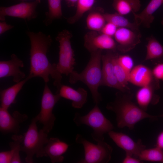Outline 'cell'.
I'll use <instances>...</instances> for the list:
<instances>
[{
	"label": "cell",
	"mask_w": 163,
	"mask_h": 163,
	"mask_svg": "<svg viewBox=\"0 0 163 163\" xmlns=\"http://www.w3.org/2000/svg\"><path fill=\"white\" fill-rule=\"evenodd\" d=\"M154 78L152 70L147 66L139 64L133 68L129 77V82L142 87L152 84Z\"/></svg>",
	"instance_id": "ac0fdd59"
},
{
	"label": "cell",
	"mask_w": 163,
	"mask_h": 163,
	"mask_svg": "<svg viewBox=\"0 0 163 163\" xmlns=\"http://www.w3.org/2000/svg\"><path fill=\"white\" fill-rule=\"evenodd\" d=\"M117 59L120 65L129 74L134 67V61L132 57L127 55L117 54Z\"/></svg>",
	"instance_id": "4dcf8cb0"
},
{
	"label": "cell",
	"mask_w": 163,
	"mask_h": 163,
	"mask_svg": "<svg viewBox=\"0 0 163 163\" xmlns=\"http://www.w3.org/2000/svg\"><path fill=\"white\" fill-rule=\"evenodd\" d=\"M118 92L114 100L108 103L106 108L116 115L117 127H127L132 130L135 125L145 118L154 119L157 116L151 115L141 109L132 101L131 96Z\"/></svg>",
	"instance_id": "7a4b0ae2"
},
{
	"label": "cell",
	"mask_w": 163,
	"mask_h": 163,
	"mask_svg": "<svg viewBox=\"0 0 163 163\" xmlns=\"http://www.w3.org/2000/svg\"><path fill=\"white\" fill-rule=\"evenodd\" d=\"M56 94L61 97L72 101V106L75 108H82L87 101V92L81 87L76 90L69 86L62 85Z\"/></svg>",
	"instance_id": "2e32d148"
},
{
	"label": "cell",
	"mask_w": 163,
	"mask_h": 163,
	"mask_svg": "<svg viewBox=\"0 0 163 163\" xmlns=\"http://www.w3.org/2000/svg\"><path fill=\"white\" fill-rule=\"evenodd\" d=\"M112 5L116 12L124 16L136 13L141 7L140 0H113Z\"/></svg>",
	"instance_id": "44dd1931"
},
{
	"label": "cell",
	"mask_w": 163,
	"mask_h": 163,
	"mask_svg": "<svg viewBox=\"0 0 163 163\" xmlns=\"http://www.w3.org/2000/svg\"><path fill=\"white\" fill-rule=\"evenodd\" d=\"M114 51L108 50L101 57L102 86H105L125 92L128 91L123 87L117 79L114 72L113 59L115 55Z\"/></svg>",
	"instance_id": "8fae6325"
},
{
	"label": "cell",
	"mask_w": 163,
	"mask_h": 163,
	"mask_svg": "<svg viewBox=\"0 0 163 163\" xmlns=\"http://www.w3.org/2000/svg\"><path fill=\"white\" fill-rule=\"evenodd\" d=\"M69 145L56 137L49 139L45 146L46 157H49L52 163H61L64 158L62 155L67 151Z\"/></svg>",
	"instance_id": "e0dca14e"
},
{
	"label": "cell",
	"mask_w": 163,
	"mask_h": 163,
	"mask_svg": "<svg viewBox=\"0 0 163 163\" xmlns=\"http://www.w3.org/2000/svg\"><path fill=\"white\" fill-rule=\"evenodd\" d=\"M104 13L99 11L91 12L88 15L86 20L88 29L90 31L100 32L106 23Z\"/></svg>",
	"instance_id": "484cf974"
},
{
	"label": "cell",
	"mask_w": 163,
	"mask_h": 163,
	"mask_svg": "<svg viewBox=\"0 0 163 163\" xmlns=\"http://www.w3.org/2000/svg\"><path fill=\"white\" fill-rule=\"evenodd\" d=\"M153 84L142 87L138 90L136 94V99L138 106L146 111L149 104L154 100Z\"/></svg>",
	"instance_id": "7402d4cb"
},
{
	"label": "cell",
	"mask_w": 163,
	"mask_h": 163,
	"mask_svg": "<svg viewBox=\"0 0 163 163\" xmlns=\"http://www.w3.org/2000/svg\"><path fill=\"white\" fill-rule=\"evenodd\" d=\"M61 0H47L48 11L45 12V18L43 21L45 26L50 25L54 20L62 18L63 14Z\"/></svg>",
	"instance_id": "603a6c76"
},
{
	"label": "cell",
	"mask_w": 163,
	"mask_h": 163,
	"mask_svg": "<svg viewBox=\"0 0 163 163\" xmlns=\"http://www.w3.org/2000/svg\"><path fill=\"white\" fill-rule=\"evenodd\" d=\"M72 36L69 31L64 29L59 32L56 37L59 43V59L57 68L62 75L67 76L74 70L75 64L74 51L71 42Z\"/></svg>",
	"instance_id": "52a82bcc"
},
{
	"label": "cell",
	"mask_w": 163,
	"mask_h": 163,
	"mask_svg": "<svg viewBox=\"0 0 163 163\" xmlns=\"http://www.w3.org/2000/svg\"><path fill=\"white\" fill-rule=\"evenodd\" d=\"M58 94H54L45 83L41 101V109L36 116L38 121L43 125L42 129L49 133L53 129L56 118L53 113V108L61 98Z\"/></svg>",
	"instance_id": "ba28073f"
},
{
	"label": "cell",
	"mask_w": 163,
	"mask_h": 163,
	"mask_svg": "<svg viewBox=\"0 0 163 163\" xmlns=\"http://www.w3.org/2000/svg\"><path fill=\"white\" fill-rule=\"evenodd\" d=\"M24 66L23 61L13 53L10 60L0 62V78L11 76L13 82L18 83L26 78L25 74L20 69Z\"/></svg>",
	"instance_id": "9a60e30c"
},
{
	"label": "cell",
	"mask_w": 163,
	"mask_h": 163,
	"mask_svg": "<svg viewBox=\"0 0 163 163\" xmlns=\"http://www.w3.org/2000/svg\"><path fill=\"white\" fill-rule=\"evenodd\" d=\"M30 79L27 76L25 78L15 85L0 91L1 107L8 109L11 105L16 103V97L25 84Z\"/></svg>",
	"instance_id": "ffe728a7"
},
{
	"label": "cell",
	"mask_w": 163,
	"mask_h": 163,
	"mask_svg": "<svg viewBox=\"0 0 163 163\" xmlns=\"http://www.w3.org/2000/svg\"><path fill=\"white\" fill-rule=\"evenodd\" d=\"M110 138L117 145L126 152L138 158V156L146 146L143 144L140 139L136 142L128 135L121 132L111 131L108 133Z\"/></svg>",
	"instance_id": "5bb4252c"
},
{
	"label": "cell",
	"mask_w": 163,
	"mask_h": 163,
	"mask_svg": "<svg viewBox=\"0 0 163 163\" xmlns=\"http://www.w3.org/2000/svg\"><path fill=\"white\" fill-rule=\"evenodd\" d=\"M117 28H118L112 23L106 22L100 32L113 37L115 34Z\"/></svg>",
	"instance_id": "1f68e13d"
},
{
	"label": "cell",
	"mask_w": 163,
	"mask_h": 163,
	"mask_svg": "<svg viewBox=\"0 0 163 163\" xmlns=\"http://www.w3.org/2000/svg\"><path fill=\"white\" fill-rule=\"evenodd\" d=\"M22 0V1L23 0H23Z\"/></svg>",
	"instance_id": "60d3db41"
},
{
	"label": "cell",
	"mask_w": 163,
	"mask_h": 163,
	"mask_svg": "<svg viewBox=\"0 0 163 163\" xmlns=\"http://www.w3.org/2000/svg\"><path fill=\"white\" fill-rule=\"evenodd\" d=\"M95 0H78L76 5V10L74 14L67 19L69 24L77 22L84 14L90 10L94 4Z\"/></svg>",
	"instance_id": "4316f807"
},
{
	"label": "cell",
	"mask_w": 163,
	"mask_h": 163,
	"mask_svg": "<svg viewBox=\"0 0 163 163\" xmlns=\"http://www.w3.org/2000/svg\"><path fill=\"white\" fill-rule=\"evenodd\" d=\"M37 121L36 116L33 118L27 131L23 134L21 151L26 154L25 161L27 163H33L34 155L37 158L46 157L45 146L49 139L48 133L42 129L38 130L37 125Z\"/></svg>",
	"instance_id": "277c9868"
},
{
	"label": "cell",
	"mask_w": 163,
	"mask_h": 163,
	"mask_svg": "<svg viewBox=\"0 0 163 163\" xmlns=\"http://www.w3.org/2000/svg\"><path fill=\"white\" fill-rule=\"evenodd\" d=\"M163 4V0H151L140 13H132L134 22L139 26L150 28L155 19L153 14Z\"/></svg>",
	"instance_id": "d6986e66"
},
{
	"label": "cell",
	"mask_w": 163,
	"mask_h": 163,
	"mask_svg": "<svg viewBox=\"0 0 163 163\" xmlns=\"http://www.w3.org/2000/svg\"><path fill=\"white\" fill-rule=\"evenodd\" d=\"M141 36L139 30L120 27L117 28L113 37L117 49L125 53L132 50L140 43Z\"/></svg>",
	"instance_id": "7c38bea8"
},
{
	"label": "cell",
	"mask_w": 163,
	"mask_h": 163,
	"mask_svg": "<svg viewBox=\"0 0 163 163\" xmlns=\"http://www.w3.org/2000/svg\"><path fill=\"white\" fill-rule=\"evenodd\" d=\"M117 54H115L113 59V66L116 77L120 83L128 90L127 85L129 82V74L118 63L117 59Z\"/></svg>",
	"instance_id": "f546056e"
},
{
	"label": "cell",
	"mask_w": 163,
	"mask_h": 163,
	"mask_svg": "<svg viewBox=\"0 0 163 163\" xmlns=\"http://www.w3.org/2000/svg\"><path fill=\"white\" fill-rule=\"evenodd\" d=\"M68 6L72 7L76 6L78 0H65Z\"/></svg>",
	"instance_id": "74e56055"
},
{
	"label": "cell",
	"mask_w": 163,
	"mask_h": 163,
	"mask_svg": "<svg viewBox=\"0 0 163 163\" xmlns=\"http://www.w3.org/2000/svg\"><path fill=\"white\" fill-rule=\"evenodd\" d=\"M24 136L14 134L11 137L12 141L9 145L13 154V157L11 163H21L19 152L21 151V144L23 141Z\"/></svg>",
	"instance_id": "f1b7e54d"
},
{
	"label": "cell",
	"mask_w": 163,
	"mask_h": 163,
	"mask_svg": "<svg viewBox=\"0 0 163 163\" xmlns=\"http://www.w3.org/2000/svg\"><path fill=\"white\" fill-rule=\"evenodd\" d=\"M161 23L162 25L163 26V18L162 20Z\"/></svg>",
	"instance_id": "f35d334b"
},
{
	"label": "cell",
	"mask_w": 163,
	"mask_h": 163,
	"mask_svg": "<svg viewBox=\"0 0 163 163\" xmlns=\"http://www.w3.org/2000/svg\"><path fill=\"white\" fill-rule=\"evenodd\" d=\"M13 157V154L10 150L0 152V163H11Z\"/></svg>",
	"instance_id": "836d02e7"
},
{
	"label": "cell",
	"mask_w": 163,
	"mask_h": 163,
	"mask_svg": "<svg viewBox=\"0 0 163 163\" xmlns=\"http://www.w3.org/2000/svg\"><path fill=\"white\" fill-rule=\"evenodd\" d=\"M8 110L0 108V131L3 133L17 134L19 131L20 124L26 121L28 116L17 111H14L11 115Z\"/></svg>",
	"instance_id": "4fadbf2b"
},
{
	"label": "cell",
	"mask_w": 163,
	"mask_h": 163,
	"mask_svg": "<svg viewBox=\"0 0 163 163\" xmlns=\"http://www.w3.org/2000/svg\"><path fill=\"white\" fill-rule=\"evenodd\" d=\"M152 71L155 78L163 80V63L156 65Z\"/></svg>",
	"instance_id": "d6a6232c"
},
{
	"label": "cell",
	"mask_w": 163,
	"mask_h": 163,
	"mask_svg": "<svg viewBox=\"0 0 163 163\" xmlns=\"http://www.w3.org/2000/svg\"><path fill=\"white\" fill-rule=\"evenodd\" d=\"M75 141L82 145L84 149V158L79 163H107L111 159L112 148L104 141L95 144L78 134Z\"/></svg>",
	"instance_id": "8992f818"
},
{
	"label": "cell",
	"mask_w": 163,
	"mask_h": 163,
	"mask_svg": "<svg viewBox=\"0 0 163 163\" xmlns=\"http://www.w3.org/2000/svg\"><path fill=\"white\" fill-rule=\"evenodd\" d=\"M84 40V46L90 53L100 50L114 51L117 49L114 39L100 32L90 31L85 34Z\"/></svg>",
	"instance_id": "30bf717a"
},
{
	"label": "cell",
	"mask_w": 163,
	"mask_h": 163,
	"mask_svg": "<svg viewBox=\"0 0 163 163\" xmlns=\"http://www.w3.org/2000/svg\"><path fill=\"white\" fill-rule=\"evenodd\" d=\"M26 34L29 38L31 45L30 69L28 76L30 79L35 77H41L45 83H47L50 76L54 80L53 84L57 88V94L62 85V76L57 69V64H51L47 57V53L53 42L51 37L41 31H27Z\"/></svg>",
	"instance_id": "6da1fadb"
},
{
	"label": "cell",
	"mask_w": 163,
	"mask_h": 163,
	"mask_svg": "<svg viewBox=\"0 0 163 163\" xmlns=\"http://www.w3.org/2000/svg\"><path fill=\"white\" fill-rule=\"evenodd\" d=\"M156 146L163 149V131L160 133L157 137Z\"/></svg>",
	"instance_id": "8d00e7d4"
},
{
	"label": "cell",
	"mask_w": 163,
	"mask_h": 163,
	"mask_svg": "<svg viewBox=\"0 0 163 163\" xmlns=\"http://www.w3.org/2000/svg\"><path fill=\"white\" fill-rule=\"evenodd\" d=\"M146 53L144 60L158 59L163 57V46L153 36L147 38Z\"/></svg>",
	"instance_id": "d4e9b609"
},
{
	"label": "cell",
	"mask_w": 163,
	"mask_h": 163,
	"mask_svg": "<svg viewBox=\"0 0 163 163\" xmlns=\"http://www.w3.org/2000/svg\"><path fill=\"white\" fill-rule=\"evenodd\" d=\"M102 50H98L90 53V59L84 69L80 73L74 70L69 75V82L75 84L81 81L89 88L94 103L98 104L102 100L98 88L102 86L101 57Z\"/></svg>",
	"instance_id": "3957f363"
},
{
	"label": "cell",
	"mask_w": 163,
	"mask_h": 163,
	"mask_svg": "<svg viewBox=\"0 0 163 163\" xmlns=\"http://www.w3.org/2000/svg\"><path fill=\"white\" fill-rule=\"evenodd\" d=\"M161 116L163 117V114Z\"/></svg>",
	"instance_id": "ab89813d"
},
{
	"label": "cell",
	"mask_w": 163,
	"mask_h": 163,
	"mask_svg": "<svg viewBox=\"0 0 163 163\" xmlns=\"http://www.w3.org/2000/svg\"><path fill=\"white\" fill-rule=\"evenodd\" d=\"M40 0L31 2H22L8 7H0V20L4 21L6 16H10L30 21L37 18L38 13L36 8Z\"/></svg>",
	"instance_id": "9c48e42d"
},
{
	"label": "cell",
	"mask_w": 163,
	"mask_h": 163,
	"mask_svg": "<svg viewBox=\"0 0 163 163\" xmlns=\"http://www.w3.org/2000/svg\"><path fill=\"white\" fill-rule=\"evenodd\" d=\"M106 22L114 24L118 28L125 27L133 30H139L138 26L134 22H130L124 15L117 12L114 13H104Z\"/></svg>",
	"instance_id": "cb8c5ba5"
},
{
	"label": "cell",
	"mask_w": 163,
	"mask_h": 163,
	"mask_svg": "<svg viewBox=\"0 0 163 163\" xmlns=\"http://www.w3.org/2000/svg\"><path fill=\"white\" fill-rule=\"evenodd\" d=\"M14 27V25L8 24L4 21L1 22H0V35H2L6 31L13 28Z\"/></svg>",
	"instance_id": "d590c367"
},
{
	"label": "cell",
	"mask_w": 163,
	"mask_h": 163,
	"mask_svg": "<svg viewBox=\"0 0 163 163\" xmlns=\"http://www.w3.org/2000/svg\"><path fill=\"white\" fill-rule=\"evenodd\" d=\"M142 161L138 158L133 157L129 154L126 153L125 157L122 161L123 163H140Z\"/></svg>",
	"instance_id": "e575fe53"
},
{
	"label": "cell",
	"mask_w": 163,
	"mask_h": 163,
	"mask_svg": "<svg viewBox=\"0 0 163 163\" xmlns=\"http://www.w3.org/2000/svg\"><path fill=\"white\" fill-rule=\"evenodd\" d=\"M73 120L77 126L85 125L92 128L93 130L91 133L92 137L97 142L104 141V134L112 130L114 128L97 104H95L94 107L85 115L82 116L78 113H76Z\"/></svg>",
	"instance_id": "5b68a950"
},
{
	"label": "cell",
	"mask_w": 163,
	"mask_h": 163,
	"mask_svg": "<svg viewBox=\"0 0 163 163\" xmlns=\"http://www.w3.org/2000/svg\"><path fill=\"white\" fill-rule=\"evenodd\" d=\"M138 158L141 161L163 163V149L157 146L151 149L145 148L140 152Z\"/></svg>",
	"instance_id": "83f0119b"
}]
</instances>
